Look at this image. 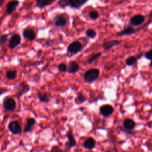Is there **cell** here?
<instances>
[{"label": "cell", "mask_w": 152, "mask_h": 152, "mask_svg": "<svg viewBox=\"0 0 152 152\" xmlns=\"http://www.w3.org/2000/svg\"><path fill=\"white\" fill-rule=\"evenodd\" d=\"M100 71L98 69H91L84 74L83 80L86 83L91 84L96 81L99 77Z\"/></svg>", "instance_id": "1"}, {"label": "cell", "mask_w": 152, "mask_h": 152, "mask_svg": "<svg viewBox=\"0 0 152 152\" xmlns=\"http://www.w3.org/2000/svg\"><path fill=\"white\" fill-rule=\"evenodd\" d=\"M69 17L66 13H63L56 15L53 19V23L55 26L58 28L65 26L69 22Z\"/></svg>", "instance_id": "2"}, {"label": "cell", "mask_w": 152, "mask_h": 152, "mask_svg": "<svg viewBox=\"0 0 152 152\" xmlns=\"http://www.w3.org/2000/svg\"><path fill=\"white\" fill-rule=\"evenodd\" d=\"M15 96L18 98H20L23 95L29 92L30 90V88L26 83L21 82L15 87Z\"/></svg>", "instance_id": "3"}, {"label": "cell", "mask_w": 152, "mask_h": 152, "mask_svg": "<svg viewBox=\"0 0 152 152\" xmlns=\"http://www.w3.org/2000/svg\"><path fill=\"white\" fill-rule=\"evenodd\" d=\"M3 105L5 111L8 112H13L16 108V102L15 100L11 97H5L3 102Z\"/></svg>", "instance_id": "4"}, {"label": "cell", "mask_w": 152, "mask_h": 152, "mask_svg": "<svg viewBox=\"0 0 152 152\" xmlns=\"http://www.w3.org/2000/svg\"><path fill=\"white\" fill-rule=\"evenodd\" d=\"M83 46L81 44L79 41H74L69 45L67 48V51L69 53L75 55L81 51Z\"/></svg>", "instance_id": "5"}, {"label": "cell", "mask_w": 152, "mask_h": 152, "mask_svg": "<svg viewBox=\"0 0 152 152\" xmlns=\"http://www.w3.org/2000/svg\"><path fill=\"white\" fill-rule=\"evenodd\" d=\"M8 129L13 135H19L22 133V126L17 121L10 122L8 125Z\"/></svg>", "instance_id": "6"}, {"label": "cell", "mask_w": 152, "mask_h": 152, "mask_svg": "<svg viewBox=\"0 0 152 152\" xmlns=\"http://www.w3.org/2000/svg\"><path fill=\"white\" fill-rule=\"evenodd\" d=\"M99 112L104 117L108 118L113 114L114 109L111 105H103L99 108Z\"/></svg>", "instance_id": "7"}, {"label": "cell", "mask_w": 152, "mask_h": 152, "mask_svg": "<svg viewBox=\"0 0 152 152\" xmlns=\"http://www.w3.org/2000/svg\"><path fill=\"white\" fill-rule=\"evenodd\" d=\"M66 137L67 138V140L65 143V145L67 148L70 149L76 146L77 143H76L75 139L73 136V134L71 130H69L68 132H67Z\"/></svg>", "instance_id": "8"}, {"label": "cell", "mask_w": 152, "mask_h": 152, "mask_svg": "<svg viewBox=\"0 0 152 152\" xmlns=\"http://www.w3.org/2000/svg\"><path fill=\"white\" fill-rule=\"evenodd\" d=\"M21 43V37L20 36L15 33L10 38L9 40V44H8V48L11 49H14L17 46H18Z\"/></svg>", "instance_id": "9"}, {"label": "cell", "mask_w": 152, "mask_h": 152, "mask_svg": "<svg viewBox=\"0 0 152 152\" xmlns=\"http://www.w3.org/2000/svg\"><path fill=\"white\" fill-rule=\"evenodd\" d=\"M23 36L29 40H33L36 38V33L32 28H26L23 32Z\"/></svg>", "instance_id": "10"}, {"label": "cell", "mask_w": 152, "mask_h": 152, "mask_svg": "<svg viewBox=\"0 0 152 152\" xmlns=\"http://www.w3.org/2000/svg\"><path fill=\"white\" fill-rule=\"evenodd\" d=\"M19 5V1L17 0H13V1H10L7 5L6 7V12L8 15H10L13 13L17 7Z\"/></svg>", "instance_id": "11"}, {"label": "cell", "mask_w": 152, "mask_h": 152, "mask_svg": "<svg viewBox=\"0 0 152 152\" xmlns=\"http://www.w3.org/2000/svg\"><path fill=\"white\" fill-rule=\"evenodd\" d=\"M82 146L86 150H93L95 148L96 141L92 137H89L83 143Z\"/></svg>", "instance_id": "12"}, {"label": "cell", "mask_w": 152, "mask_h": 152, "mask_svg": "<svg viewBox=\"0 0 152 152\" xmlns=\"http://www.w3.org/2000/svg\"><path fill=\"white\" fill-rule=\"evenodd\" d=\"M136 124L135 121L130 119V118H126L123 121L122 127L126 130H134V128L136 127Z\"/></svg>", "instance_id": "13"}, {"label": "cell", "mask_w": 152, "mask_h": 152, "mask_svg": "<svg viewBox=\"0 0 152 152\" xmlns=\"http://www.w3.org/2000/svg\"><path fill=\"white\" fill-rule=\"evenodd\" d=\"M80 65L75 61H71L67 67V72L69 74H74L80 70Z\"/></svg>", "instance_id": "14"}, {"label": "cell", "mask_w": 152, "mask_h": 152, "mask_svg": "<svg viewBox=\"0 0 152 152\" xmlns=\"http://www.w3.org/2000/svg\"><path fill=\"white\" fill-rule=\"evenodd\" d=\"M88 1L89 0H69V6L75 9H78Z\"/></svg>", "instance_id": "15"}, {"label": "cell", "mask_w": 152, "mask_h": 152, "mask_svg": "<svg viewBox=\"0 0 152 152\" xmlns=\"http://www.w3.org/2000/svg\"><path fill=\"white\" fill-rule=\"evenodd\" d=\"M145 22L144 16L141 15H136L131 18L130 20L131 24L135 26H139V25L143 24Z\"/></svg>", "instance_id": "16"}, {"label": "cell", "mask_w": 152, "mask_h": 152, "mask_svg": "<svg viewBox=\"0 0 152 152\" xmlns=\"http://www.w3.org/2000/svg\"><path fill=\"white\" fill-rule=\"evenodd\" d=\"M36 124V120L33 118H30L26 120V125H25L23 132L25 133L30 132L32 131V127Z\"/></svg>", "instance_id": "17"}, {"label": "cell", "mask_w": 152, "mask_h": 152, "mask_svg": "<svg viewBox=\"0 0 152 152\" xmlns=\"http://www.w3.org/2000/svg\"><path fill=\"white\" fill-rule=\"evenodd\" d=\"M37 96L41 103L47 104L50 101V96L46 92L39 91Z\"/></svg>", "instance_id": "18"}, {"label": "cell", "mask_w": 152, "mask_h": 152, "mask_svg": "<svg viewBox=\"0 0 152 152\" xmlns=\"http://www.w3.org/2000/svg\"><path fill=\"white\" fill-rule=\"evenodd\" d=\"M137 31V29H135L132 27L130 26H126L125 27L122 31L118 33V36H122L125 35H130L134 34Z\"/></svg>", "instance_id": "19"}, {"label": "cell", "mask_w": 152, "mask_h": 152, "mask_svg": "<svg viewBox=\"0 0 152 152\" xmlns=\"http://www.w3.org/2000/svg\"><path fill=\"white\" fill-rule=\"evenodd\" d=\"M120 41L118 40H110V41H107L105 42V43L103 44L102 47L105 50H109L111 49H112L113 47L116 46L120 44Z\"/></svg>", "instance_id": "20"}, {"label": "cell", "mask_w": 152, "mask_h": 152, "mask_svg": "<svg viewBox=\"0 0 152 152\" xmlns=\"http://www.w3.org/2000/svg\"><path fill=\"white\" fill-rule=\"evenodd\" d=\"M55 1V0H36V7L39 8H43L51 5Z\"/></svg>", "instance_id": "21"}, {"label": "cell", "mask_w": 152, "mask_h": 152, "mask_svg": "<svg viewBox=\"0 0 152 152\" xmlns=\"http://www.w3.org/2000/svg\"><path fill=\"white\" fill-rule=\"evenodd\" d=\"M87 100V99L86 96H84L83 93H82L81 92L78 93L77 96H76L75 99V102L77 104H81L86 102Z\"/></svg>", "instance_id": "22"}, {"label": "cell", "mask_w": 152, "mask_h": 152, "mask_svg": "<svg viewBox=\"0 0 152 152\" xmlns=\"http://www.w3.org/2000/svg\"><path fill=\"white\" fill-rule=\"evenodd\" d=\"M17 77V71L15 70L8 71L6 73V77L9 80H13Z\"/></svg>", "instance_id": "23"}, {"label": "cell", "mask_w": 152, "mask_h": 152, "mask_svg": "<svg viewBox=\"0 0 152 152\" xmlns=\"http://www.w3.org/2000/svg\"><path fill=\"white\" fill-rule=\"evenodd\" d=\"M137 60H138V59L137 57L132 56L128 57L127 59H126L125 61V63L128 66H132L134 64H136Z\"/></svg>", "instance_id": "24"}, {"label": "cell", "mask_w": 152, "mask_h": 152, "mask_svg": "<svg viewBox=\"0 0 152 152\" xmlns=\"http://www.w3.org/2000/svg\"><path fill=\"white\" fill-rule=\"evenodd\" d=\"M101 55H102V54H101L100 52H98V53H96V54H95L93 55H92L90 58L88 60V64H91L93 62L95 61L96 60H97L98 58H99L101 56Z\"/></svg>", "instance_id": "25"}, {"label": "cell", "mask_w": 152, "mask_h": 152, "mask_svg": "<svg viewBox=\"0 0 152 152\" xmlns=\"http://www.w3.org/2000/svg\"><path fill=\"white\" fill-rule=\"evenodd\" d=\"M86 35L91 39H93L96 36V32L93 29H88L86 31Z\"/></svg>", "instance_id": "26"}, {"label": "cell", "mask_w": 152, "mask_h": 152, "mask_svg": "<svg viewBox=\"0 0 152 152\" xmlns=\"http://www.w3.org/2000/svg\"><path fill=\"white\" fill-rule=\"evenodd\" d=\"M58 5L63 8L67 6H69V0H59L58 2Z\"/></svg>", "instance_id": "27"}, {"label": "cell", "mask_w": 152, "mask_h": 152, "mask_svg": "<svg viewBox=\"0 0 152 152\" xmlns=\"http://www.w3.org/2000/svg\"><path fill=\"white\" fill-rule=\"evenodd\" d=\"M58 70L59 71L62 73L67 72V66L64 63H61L58 66Z\"/></svg>", "instance_id": "28"}, {"label": "cell", "mask_w": 152, "mask_h": 152, "mask_svg": "<svg viewBox=\"0 0 152 152\" xmlns=\"http://www.w3.org/2000/svg\"><path fill=\"white\" fill-rule=\"evenodd\" d=\"M99 13L96 11H92L89 13V17L91 19L96 20L99 17Z\"/></svg>", "instance_id": "29"}, {"label": "cell", "mask_w": 152, "mask_h": 152, "mask_svg": "<svg viewBox=\"0 0 152 152\" xmlns=\"http://www.w3.org/2000/svg\"><path fill=\"white\" fill-rule=\"evenodd\" d=\"M8 35L7 34H4L1 36V37H0V43H1V45L5 44V43L8 40Z\"/></svg>", "instance_id": "30"}, {"label": "cell", "mask_w": 152, "mask_h": 152, "mask_svg": "<svg viewBox=\"0 0 152 152\" xmlns=\"http://www.w3.org/2000/svg\"><path fill=\"white\" fill-rule=\"evenodd\" d=\"M119 128L121 131H122L127 134H130V135H134L135 134V131L134 130H126L123 127H121V126H119Z\"/></svg>", "instance_id": "31"}, {"label": "cell", "mask_w": 152, "mask_h": 152, "mask_svg": "<svg viewBox=\"0 0 152 152\" xmlns=\"http://www.w3.org/2000/svg\"><path fill=\"white\" fill-rule=\"evenodd\" d=\"M50 152H64L60 147L58 146H53L50 149Z\"/></svg>", "instance_id": "32"}, {"label": "cell", "mask_w": 152, "mask_h": 152, "mask_svg": "<svg viewBox=\"0 0 152 152\" xmlns=\"http://www.w3.org/2000/svg\"><path fill=\"white\" fill-rule=\"evenodd\" d=\"M145 56L146 59L149 60H152V49H150L149 51H147L145 55Z\"/></svg>", "instance_id": "33"}, {"label": "cell", "mask_w": 152, "mask_h": 152, "mask_svg": "<svg viewBox=\"0 0 152 152\" xmlns=\"http://www.w3.org/2000/svg\"><path fill=\"white\" fill-rule=\"evenodd\" d=\"M7 91H8V90L7 89H5L4 88H3V89L0 88V95L3 94V93H4L6 92Z\"/></svg>", "instance_id": "34"}, {"label": "cell", "mask_w": 152, "mask_h": 152, "mask_svg": "<svg viewBox=\"0 0 152 152\" xmlns=\"http://www.w3.org/2000/svg\"><path fill=\"white\" fill-rule=\"evenodd\" d=\"M5 3V0H0V7H1Z\"/></svg>", "instance_id": "35"}, {"label": "cell", "mask_w": 152, "mask_h": 152, "mask_svg": "<svg viewBox=\"0 0 152 152\" xmlns=\"http://www.w3.org/2000/svg\"><path fill=\"white\" fill-rule=\"evenodd\" d=\"M150 66L151 67H152V60H151V63H150Z\"/></svg>", "instance_id": "36"}, {"label": "cell", "mask_w": 152, "mask_h": 152, "mask_svg": "<svg viewBox=\"0 0 152 152\" xmlns=\"http://www.w3.org/2000/svg\"><path fill=\"white\" fill-rule=\"evenodd\" d=\"M151 124H152V122H151Z\"/></svg>", "instance_id": "37"}]
</instances>
